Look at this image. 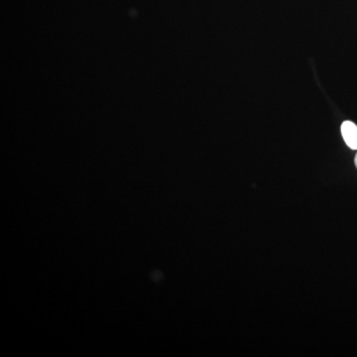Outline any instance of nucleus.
<instances>
[{
  "instance_id": "obj_1",
  "label": "nucleus",
  "mask_w": 357,
  "mask_h": 357,
  "mask_svg": "<svg viewBox=\"0 0 357 357\" xmlns=\"http://www.w3.org/2000/svg\"><path fill=\"white\" fill-rule=\"evenodd\" d=\"M344 142L352 150H357V126L351 121H344L342 126Z\"/></svg>"
},
{
  "instance_id": "obj_2",
  "label": "nucleus",
  "mask_w": 357,
  "mask_h": 357,
  "mask_svg": "<svg viewBox=\"0 0 357 357\" xmlns=\"http://www.w3.org/2000/svg\"><path fill=\"white\" fill-rule=\"evenodd\" d=\"M354 163H356V168H357V154H356V159H354Z\"/></svg>"
}]
</instances>
